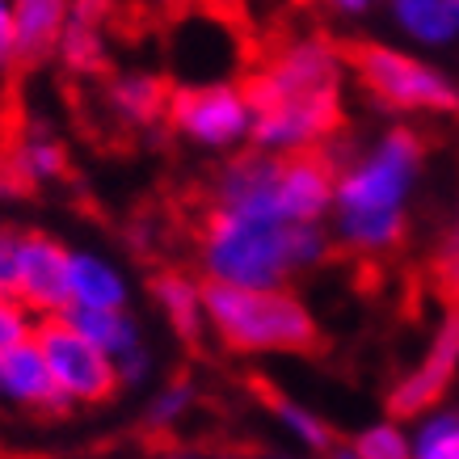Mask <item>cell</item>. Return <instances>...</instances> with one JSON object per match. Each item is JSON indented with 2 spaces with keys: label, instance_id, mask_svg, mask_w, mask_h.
I'll use <instances>...</instances> for the list:
<instances>
[{
  "label": "cell",
  "instance_id": "obj_1",
  "mask_svg": "<svg viewBox=\"0 0 459 459\" xmlns=\"http://www.w3.org/2000/svg\"><path fill=\"white\" fill-rule=\"evenodd\" d=\"M421 165L426 143L413 126H388L371 148L350 156L337 178V203L329 215L333 245L354 257H384L401 249Z\"/></svg>",
  "mask_w": 459,
  "mask_h": 459
},
{
  "label": "cell",
  "instance_id": "obj_2",
  "mask_svg": "<svg viewBox=\"0 0 459 459\" xmlns=\"http://www.w3.org/2000/svg\"><path fill=\"white\" fill-rule=\"evenodd\" d=\"M333 249V232L325 223H287L274 215H232L207 211L198 232L203 282L223 287H287L295 274L320 265Z\"/></svg>",
  "mask_w": 459,
  "mask_h": 459
},
{
  "label": "cell",
  "instance_id": "obj_8",
  "mask_svg": "<svg viewBox=\"0 0 459 459\" xmlns=\"http://www.w3.org/2000/svg\"><path fill=\"white\" fill-rule=\"evenodd\" d=\"M455 376H459V307L446 312L430 350H426V359L392 384V392H388L392 421H421L426 413H434L446 401Z\"/></svg>",
  "mask_w": 459,
  "mask_h": 459
},
{
  "label": "cell",
  "instance_id": "obj_10",
  "mask_svg": "<svg viewBox=\"0 0 459 459\" xmlns=\"http://www.w3.org/2000/svg\"><path fill=\"white\" fill-rule=\"evenodd\" d=\"M0 396L17 409L42 413V418H64L72 409V401L59 392L51 367L42 359L39 342H26V346L0 354Z\"/></svg>",
  "mask_w": 459,
  "mask_h": 459
},
{
  "label": "cell",
  "instance_id": "obj_19",
  "mask_svg": "<svg viewBox=\"0 0 459 459\" xmlns=\"http://www.w3.org/2000/svg\"><path fill=\"white\" fill-rule=\"evenodd\" d=\"M9 165H13L17 181H26V186H42V181L64 178V165H68V160H64L59 140H51L47 131H30L26 140L13 148Z\"/></svg>",
  "mask_w": 459,
  "mask_h": 459
},
{
  "label": "cell",
  "instance_id": "obj_5",
  "mask_svg": "<svg viewBox=\"0 0 459 459\" xmlns=\"http://www.w3.org/2000/svg\"><path fill=\"white\" fill-rule=\"evenodd\" d=\"M346 72V51L312 34V39H291L282 51H274L245 81V93L253 114L274 106H342Z\"/></svg>",
  "mask_w": 459,
  "mask_h": 459
},
{
  "label": "cell",
  "instance_id": "obj_30",
  "mask_svg": "<svg viewBox=\"0 0 459 459\" xmlns=\"http://www.w3.org/2000/svg\"><path fill=\"white\" fill-rule=\"evenodd\" d=\"M160 459H207V455H198V451H169V455Z\"/></svg>",
  "mask_w": 459,
  "mask_h": 459
},
{
  "label": "cell",
  "instance_id": "obj_31",
  "mask_svg": "<svg viewBox=\"0 0 459 459\" xmlns=\"http://www.w3.org/2000/svg\"><path fill=\"white\" fill-rule=\"evenodd\" d=\"M388 4H392V0H388Z\"/></svg>",
  "mask_w": 459,
  "mask_h": 459
},
{
  "label": "cell",
  "instance_id": "obj_22",
  "mask_svg": "<svg viewBox=\"0 0 459 459\" xmlns=\"http://www.w3.org/2000/svg\"><path fill=\"white\" fill-rule=\"evenodd\" d=\"M195 401H198V392H195L190 379H173V384H165V388L148 401V413H143L148 430H173V426H181V421L190 418Z\"/></svg>",
  "mask_w": 459,
  "mask_h": 459
},
{
  "label": "cell",
  "instance_id": "obj_14",
  "mask_svg": "<svg viewBox=\"0 0 459 459\" xmlns=\"http://www.w3.org/2000/svg\"><path fill=\"white\" fill-rule=\"evenodd\" d=\"M169 98H173V84L160 81L156 72H123L114 76L106 89V101L118 123L131 126H152L169 118Z\"/></svg>",
  "mask_w": 459,
  "mask_h": 459
},
{
  "label": "cell",
  "instance_id": "obj_15",
  "mask_svg": "<svg viewBox=\"0 0 459 459\" xmlns=\"http://www.w3.org/2000/svg\"><path fill=\"white\" fill-rule=\"evenodd\" d=\"M68 295L72 307H106V312H114V307H126L131 287H126L123 270H114L106 257L76 249L68 262Z\"/></svg>",
  "mask_w": 459,
  "mask_h": 459
},
{
  "label": "cell",
  "instance_id": "obj_17",
  "mask_svg": "<svg viewBox=\"0 0 459 459\" xmlns=\"http://www.w3.org/2000/svg\"><path fill=\"white\" fill-rule=\"evenodd\" d=\"M262 396H265V404H270V413L279 418V426L291 434L295 443L304 446L307 455H320V459H325L337 446L333 430H329V426H325V421H320L312 409L287 401V396H282V392H274V388H262Z\"/></svg>",
  "mask_w": 459,
  "mask_h": 459
},
{
  "label": "cell",
  "instance_id": "obj_26",
  "mask_svg": "<svg viewBox=\"0 0 459 459\" xmlns=\"http://www.w3.org/2000/svg\"><path fill=\"white\" fill-rule=\"evenodd\" d=\"M17 64V17H13V0H0V68H13Z\"/></svg>",
  "mask_w": 459,
  "mask_h": 459
},
{
  "label": "cell",
  "instance_id": "obj_12",
  "mask_svg": "<svg viewBox=\"0 0 459 459\" xmlns=\"http://www.w3.org/2000/svg\"><path fill=\"white\" fill-rule=\"evenodd\" d=\"M392 26L413 47L443 51L459 42V0H392Z\"/></svg>",
  "mask_w": 459,
  "mask_h": 459
},
{
  "label": "cell",
  "instance_id": "obj_18",
  "mask_svg": "<svg viewBox=\"0 0 459 459\" xmlns=\"http://www.w3.org/2000/svg\"><path fill=\"white\" fill-rule=\"evenodd\" d=\"M59 59L76 76H98L106 68V26L84 22V17H68V30L59 39Z\"/></svg>",
  "mask_w": 459,
  "mask_h": 459
},
{
  "label": "cell",
  "instance_id": "obj_3",
  "mask_svg": "<svg viewBox=\"0 0 459 459\" xmlns=\"http://www.w3.org/2000/svg\"><path fill=\"white\" fill-rule=\"evenodd\" d=\"M207 329L237 354H304L320 342L316 316L287 287H223L207 282Z\"/></svg>",
  "mask_w": 459,
  "mask_h": 459
},
{
  "label": "cell",
  "instance_id": "obj_28",
  "mask_svg": "<svg viewBox=\"0 0 459 459\" xmlns=\"http://www.w3.org/2000/svg\"><path fill=\"white\" fill-rule=\"evenodd\" d=\"M320 4H329V9H337V13H346V17H362L376 0H320Z\"/></svg>",
  "mask_w": 459,
  "mask_h": 459
},
{
  "label": "cell",
  "instance_id": "obj_24",
  "mask_svg": "<svg viewBox=\"0 0 459 459\" xmlns=\"http://www.w3.org/2000/svg\"><path fill=\"white\" fill-rule=\"evenodd\" d=\"M434 279H438V287H443L446 299L459 307V211H455L451 232H446L443 245H438V257H434Z\"/></svg>",
  "mask_w": 459,
  "mask_h": 459
},
{
  "label": "cell",
  "instance_id": "obj_11",
  "mask_svg": "<svg viewBox=\"0 0 459 459\" xmlns=\"http://www.w3.org/2000/svg\"><path fill=\"white\" fill-rule=\"evenodd\" d=\"M152 299L165 312L169 329L186 342V346H198L207 329V282H198L195 274L186 270H160L152 279Z\"/></svg>",
  "mask_w": 459,
  "mask_h": 459
},
{
  "label": "cell",
  "instance_id": "obj_4",
  "mask_svg": "<svg viewBox=\"0 0 459 459\" xmlns=\"http://www.w3.org/2000/svg\"><path fill=\"white\" fill-rule=\"evenodd\" d=\"M346 64L362 93L392 114H430L451 118L459 114V84L430 59L388 47V42H359L346 51Z\"/></svg>",
  "mask_w": 459,
  "mask_h": 459
},
{
  "label": "cell",
  "instance_id": "obj_7",
  "mask_svg": "<svg viewBox=\"0 0 459 459\" xmlns=\"http://www.w3.org/2000/svg\"><path fill=\"white\" fill-rule=\"evenodd\" d=\"M34 342H39L42 359H47V367H51L59 392L72 401V409H76V404L110 401L114 392L123 388V379H118V362H114L106 350L93 346L81 329H72L64 316L39 320Z\"/></svg>",
  "mask_w": 459,
  "mask_h": 459
},
{
  "label": "cell",
  "instance_id": "obj_13",
  "mask_svg": "<svg viewBox=\"0 0 459 459\" xmlns=\"http://www.w3.org/2000/svg\"><path fill=\"white\" fill-rule=\"evenodd\" d=\"M17 17V64H39L59 51V39L68 30L72 0H13Z\"/></svg>",
  "mask_w": 459,
  "mask_h": 459
},
{
  "label": "cell",
  "instance_id": "obj_9",
  "mask_svg": "<svg viewBox=\"0 0 459 459\" xmlns=\"http://www.w3.org/2000/svg\"><path fill=\"white\" fill-rule=\"evenodd\" d=\"M68 262H72V249H64L56 237H47V232H22V257H17L13 295L39 320L64 316L72 307Z\"/></svg>",
  "mask_w": 459,
  "mask_h": 459
},
{
  "label": "cell",
  "instance_id": "obj_27",
  "mask_svg": "<svg viewBox=\"0 0 459 459\" xmlns=\"http://www.w3.org/2000/svg\"><path fill=\"white\" fill-rule=\"evenodd\" d=\"M148 376H152V359H148V350L143 346L118 362V379H123V388H140Z\"/></svg>",
  "mask_w": 459,
  "mask_h": 459
},
{
  "label": "cell",
  "instance_id": "obj_21",
  "mask_svg": "<svg viewBox=\"0 0 459 459\" xmlns=\"http://www.w3.org/2000/svg\"><path fill=\"white\" fill-rule=\"evenodd\" d=\"M350 446L359 451V459H413V434L404 430L401 421H376V426H362Z\"/></svg>",
  "mask_w": 459,
  "mask_h": 459
},
{
  "label": "cell",
  "instance_id": "obj_20",
  "mask_svg": "<svg viewBox=\"0 0 459 459\" xmlns=\"http://www.w3.org/2000/svg\"><path fill=\"white\" fill-rule=\"evenodd\" d=\"M413 459H459V409H434L418 421Z\"/></svg>",
  "mask_w": 459,
  "mask_h": 459
},
{
  "label": "cell",
  "instance_id": "obj_23",
  "mask_svg": "<svg viewBox=\"0 0 459 459\" xmlns=\"http://www.w3.org/2000/svg\"><path fill=\"white\" fill-rule=\"evenodd\" d=\"M34 333H39V316L17 295H0V354L34 342Z\"/></svg>",
  "mask_w": 459,
  "mask_h": 459
},
{
  "label": "cell",
  "instance_id": "obj_6",
  "mask_svg": "<svg viewBox=\"0 0 459 459\" xmlns=\"http://www.w3.org/2000/svg\"><path fill=\"white\" fill-rule=\"evenodd\" d=\"M169 131L178 140L207 152H240L253 135V106L245 81L173 84L169 98Z\"/></svg>",
  "mask_w": 459,
  "mask_h": 459
},
{
  "label": "cell",
  "instance_id": "obj_16",
  "mask_svg": "<svg viewBox=\"0 0 459 459\" xmlns=\"http://www.w3.org/2000/svg\"><path fill=\"white\" fill-rule=\"evenodd\" d=\"M64 320L72 329H81L98 350H106L114 362H123L126 354H135L143 346L140 325H135V316L126 307H114V312H106V307H68Z\"/></svg>",
  "mask_w": 459,
  "mask_h": 459
},
{
  "label": "cell",
  "instance_id": "obj_25",
  "mask_svg": "<svg viewBox=\"0 0 459 459\" xmlns=\"http://www.w3.org/2000/svg\"><path fill=\"white\" fill-rule=\"evenodd\" d=\"M17 257H22V232L0 228V295H13V287H17Z\"/></svg>",
  "mask_w": 459,
  "mask_h": 459
},
{
  "label": "cell",
  "instance_id": "obj_29",
  "mask_svg": "<svg viewBox=\"0 0 459 459\" xmlns=\"http://www.w3.org/2000/svg\"><path fill=\"white\" fill-rule=\"evenodd\" d=\"M325 459H359V451H354V446H350V443H337V446H333V451H329V455H325Z\"/></svg>",
  "mask_w": 459,
  "mask_h": 459
}]
</instances>
